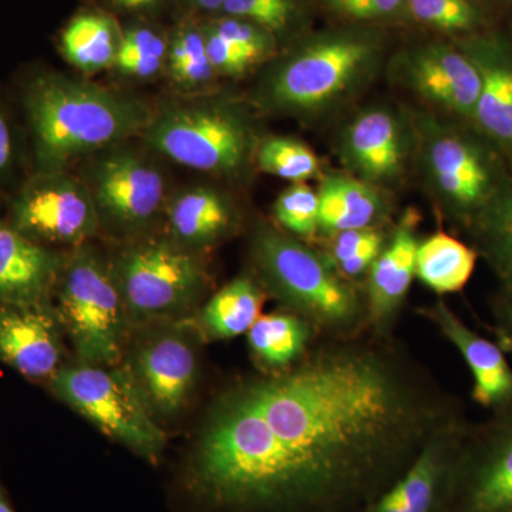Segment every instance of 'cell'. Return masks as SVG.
I'll return each mask as SVG.
<instances>
[{"mask_svg": "<svg viewBox=\"0 0 512 512\" xmlns=\"http://www.w3.org/2000/svg\"><path fill=\"white\" fill-rule=\"evenodd\" d=\"M463 417L396 336L318 338L214 400L184 485L207 512H360Z\"/></svg>", "mask_w": 512, "mask_h": 512, "instance_id": "obj_1", "label": "cell"}, {"mask_svg": "<svg viewBox=\"0 0 512 512\" xmlns=\"http://www.w3.org/2000/svg\"><path fill=\"white\" fill-rule=\"evenodd\" d=\"M417 217L407 211L389 235L365 279L367 332L393 335L416 278Z\"/></svg>", "mask_w": 512, "mask_h": 512, "instance_id": "obj_15", "label": "cell"}, {"mask_svg": "<svg viewBox=\"0 0 512 512\" xmlns=\"http://www.w3.org/2000/svg\"><path fill=\"white\" fill-rule=\"evenodd\" d=\"M205 47H207L208 60H210L215 73L239 76L256 63L251 56L242 52L241 49L229 43L212 29L205 36Z\"/></svg>", "mask_w": 512, "mask_h": 512, "instance_id": "obj_37", "label": "cell"}, {"mask_svg": "<svg viewBox=\"0 0 512 512\" xmlns=\"http://www.w3.org/2000/svg\"><path fill=\"white\" fill-rule=\"evenodd\" d=\"M377 56L379 46L367 37H320L286 57L266 76L262 101L282 113L319 116L372 79Z\"/></svg>", "mask_w": 512, "mask_h": 512, "instance_id": "obj_4", "label": "cell"}, {"mask_svg": "<svg viewBox=\"0 0 512 512\" xmlns=\"http://www.w3.org/2000/svg\"><path fill=\"white\" fill-rule=\"evenodd\" d=\"M170 73L175 82L185 87H197L214 77L205 47V36L198 30H181L170 49Z\"/></svg>", "mask_w": 512, "mask_h": 512, "instance_id": "obj_31", "label": "cell"}, {"mask_svg": "<svg viewBox=\"0 0 512 512\" xmlns=\"http://www.w3.org/2000/svg\"><path fill=\"white\" fill-rule=\"evenodd\" d=\"M468 225L477 254L487 259L501 284L512 285V178L501 181L493 197Z\"/></svg>", "mask_w": 512, "mask_h": 512, "instance_id": "obj_27", "label": "cell"}, {"mask_svg": "<svg viewBox=\"0 0 512 512\" xmlns=\"http://www.w3.org/2000/svg\"><path fill=\"white\" fill-rule=\"evenodd\" d=\"M399 77L421 99L473 119L480 77L463 53L446 46L423 47L406 56Z\"/></svg>", "mask_w": 512, "mask_h": 512, "instance_id": "obj_19", "label": "cell"}, {"mask_svg": "<svg viewBox=\"0 0 512 512\" xmlns=\"http://www.w3.org/2000/svg\"><path fill=\"white\" fill-rule=\"evenodd\" d=\"M255 158L259 170L292 181L293 184L311 180L319 174V161L315 153L291 138H268L256 150Z\"/></svg>", "mask_w": 512, "mask_h": 512, "instance_id": "obj_29", "label": "cell"}, {"mask_svg": "<svg viewBox=\"0 0 512 512\" xmlns=\"http://www.w3.org/2000/svg\"><path fill=\"white\" fill-rule=\"evenodd\" d=\"M0 512H15L2 483H0Z\"/></svg>", "mask_w": 512, "mask_h": 512, "instance_id": "obj_42", "label": "cell"}, {"mask_svg": "<svg viewBox=\"0 0 512 512\" xmlns=\"http://www.w3.org/2000/svg\"><path fill=\"white\" fill-rule=\"evenodd\" d=\"M57 282V318L69 333L79 363H119L130 322L113 272L92 251L80 249L63 264Z\"/></svg>", "mask_w": 512, "mask_h": 512, "instance_id": "obj_5", "label": "cell"}, {"mask_svg": "<svg viewBox=\"0 0 512 512\" xmlns=\"http://www.w3.org/2000/svg\"><path fill=\"white\" fill-rule=\"evenodd\" d=\"M13 161V138L5 111L0 106V177L8 173Z\"/></svg>", "mask_w": 512, "mask_h": 512, "instance_id": "obj_40", "label": "cell"}, {"mask_svg": "<svg viewBox=\"0 0 512 512\" xmlns=\"http://www.w3.org/2000/svg\"><path fill=\"white\" fill-rule=\"evenodd\" d=\"M25 109L42 171L60 170L74 157L117 143L150 121L134 101L57 74L29 84Z\"/></svg>", "mask_w": 512, "mask_h": 512, "instance_id": "obj_3", "label": "cell"}, {"mask_svg": "<svg viewBox=\"0 0 512 512\" xmlns=\"http://www.w3.org/2000/svg\"><path fill=\"white\" fill-rule=\"evenodd\" d=\"M402 0H345L335 10L353 19H375L390 15Z\"/></svg>", "mask_w": 512, "mask_h": 512, "instance_id": "obj_39", "label": "cell"}, {"mask_svg": "<svg viewBox=\"0 0 512 512\" xmlns=\"http://www.w3.org/2000/svg\"><path fill=\"white\" fill-rule=\"evenodd\" d=\"M251 261L265 293L274 296L282 311L305 320L318 338L367 332L363 288L340 276L323 252L282 229L259 224Z\"/></svg>", "mask_w": 512, "mask_h": 512, "instance_id": "obj_2", "label": "cell"}, {"mask_svg": "<svg viewBox=\"0 0 512 512\" xmlns=\"http://www.w3.org/2000/svg\"><path fill=\"white\" fill-rule=\"evenodd\" d=\"M153 2L154 0H114L117 6L124 9H140Z\"/></svg>", "mask_w": 512, "mask_h": 512, "instance_id": "obj_41", "label": "cell"}, {"mask_svg": "<svg viewBox=\"0 0 512 512\" xmlns=\"http://www.w3.org/2000/svg\"><path fill=\"white\" fill-rule=\"evenodd\" d=\"M414 16L443 30H464L474 23V9L467 0H410Z\"/></svg>", "mask_w": 512, "mask_h": 512, "instance_id": "obj_34", "label": "cell"}, {"mask_svg": "<svg viewBox=\"0 0 512 512\" xmlns=\"http://www.w3.org/2000/svg\"><path fill=\"white\" fill-rule=\"evenodd\" d=\"M265 296L264 288L254 276H238L202 306L195 318V329L207 340L245 335L261 316Z\"/></svg>", "mask_w": 512, "mask_h": 512, "instance_id": "obj_24", "label": "cell"}, {"mask_svg": "<svg viewBox=\"0 0 512 512\" xmlns=\"http://www.w3.org/2000/svg\"><path fill=\"white\" fill-rule=\"evenodd\" d=\"M93 198L97 211L114 224L140 227L163 205V175L136 156L114 154L97 168Z\"/></svg>", "mask_w": 512, "mask_h": 512, "instance_id": "obj_16", "label": "cell"}, {"mask_svg": "<svg viewBox=\"0 0 512 512\" xmlns=\"http://www.w3.org/2000/svg\"><path fill=\"white\" fill-rule=\"evenodd\" d=\"M222 9L235 18H244L274 33L286 28L291 22L292 0H225Z\"/></svg>", "mask_w": 512, "mask_h": 512, "instance_id": "obj_33", "label": "cell"}, {"mask_svg": "<svg viewBox=\"0 0 512 512\" xmlns=\"http://www.w3.org/2000/svg\"><path fill=\"white\" fill-rule=\"evenodd\" d=\"M165 43L148 29L127 32L120 42L116 64L121 73L134 77H150L163 67Z\"/></svg>", "mask_w": 512, "mask_h": 512, "instance_id": "obj_32", "label": "cell"}, {"mask_svg": "<svg viewBox=\"0 0 512 512\" xmlns=\"http://www.w3.org/2000/svg\"><path fill=\"white\" fill-rule=\"evenodd\" d=\"M247 336L252 359L261 372L288 369L318 339L305 320L282 309L259 316Z\"/></svg>", "mask_w": 512, "mask_h": 512, "instance_id": "obj_25", "label": "cell"}, {"mask_svg": "<svg viewBox=\"0 0 512 512\" xmlns=\"http://www.w3.org/2000/svg\"><path fill=\"white\" fill-rule=\"evenodd\" d=\"M218 35L224 37L232 45L251 56L255 62L271 55L274 40L271 33L261 26L241 19H224L212 28Z\"/></svg>", "mask_w": 512, "mask_h": 512, "instance_id": "obj_35", "label": "cell"}, {"mask_svg": "<svg viewBox=\"0 0 512 512\" xmlns=\"http://www.w3.org/2000/svg\"><path fill=\"white\" fill-rule=\"evenodd\" d=\"M10 225L39 244L77 245L96 234L99 211L82 181L62 170L42 171L13 201Z\"/></svg>", "mask_w": 512, "mask_h": 512, "instance_id": "obj_11", "label": "cell"}, {"mask_svg": "<svg viewBox=\"0 0 512 512\" xmlns=\"http://www.w3.org/2000/svg\"><path fill=\"white\" fill-rule=\"evenodd\" d=\"M417 313L429 320L460 352L473 375L471 397L485 409H500L512 399V369L507 353L498 343L468 328L443 299L420 306Z\"/></svg>", "mask_w": 512, "mask_h": 512, "instance_id": "obj_17", "label": "cell"}, {"mask_svg": "<svg viewBox=\"0 0 512 512\" xmlns=\"http://www.w3.org/2000/svg\"><path fill=\"white\" fill-rule=\"evenodd\" d=\"M62 356L60 320L45 305H0V362L29 379H52Z\"/></svg>", "mask_w": 512, "mask_h": 512, "instance_id": "obj_18", "label": "cell"}, {"mask_svg": "<svg viewBox=\"0 0 512 512\" xmlns=\"http://www.w3.org/2000/svg\"><path fill=\"white\" fill-rule=\"evenodd\" d=\"M387 239H389V235L384 234L382 228L350 229V231L339 232L332 238L326 239L329 245L323 254L328 258L330 265L335 268L340 262L346 261L366 249L383 248Z\"/></svg>", "mask_w": 512, "mask_h": 512, "instance_id": "obj_36", "label": "cell"}, {"mask_svg": "<svg viewBox=\"0 0 512 512\" xmlns=\"http://www.w3.org/2000/svg\"><path fill=\"white\" fill-rule=\"evenodd\" d=\"M168 224L177 244L188 248L210 247L237 229L238 212L220 192L192 188L175 198Z\"/></svg>", "mask_w": 512, "mask_h": 512, "instance_id": "obj_23", "label": "cell"}, {"mask_svg": "<svg viewBox=\"0 0 512 512\" xmlns=\"http://www.w3.org/2000/svg\"><path fill=\"white\" fill-rule=\"evenodd\" d=\"M53 393L109 439L156 463L165 436L123 367L77 363L50 379Z\"/></svg>", "mask_w": 512, "mask_h": 512, "instance_id": "obj_6", "label": "cell"}, {"mask_svg": "<svg viewBox=\"0 0 512 512\" xmlns=\"http://www.w3.org/2000/svg\"><path fill=\"white\" fill-rule=\"evenodd\" d=\"M466 56L480 77L473 120L512 160V53L497 43L467 47Z\"/></svg>", "mask_w": 512, "mask_h": 512, "instance_id": "obj_21", "label": "cell"}, {"mask_svg": "<svg viewBox=\"0 0 512 512\" xmlns=\"http://www.w3.org/2000/svg\"><path fill=\"white\" fill-rule=\"evenodd\" d=\"M477 258L476 249L437 231L419 242L416 278L440 296L461 292L473 276Z\"/></svg>", "mask_w": 512, "mask_h": 512, "instance_id": "obj_26", "label": "cell"}, {"mask_svg": "<svg viewBox=\"0 0 512 512\" xmlns=\"http://www.w3.org/2000/svg\"><path fill=\"white\" fill-rule=\"evenodd\" d=\"M148 412L174 416L190 400L198 379V357L181 329L156 330L138 340L123 366Z\"/></svg>", "mask_w": 512, "mask_h": 512, "instance_id": "obj_12", "label": "cell"}, {"mask_svg": "<svg viewBox=\"0 0 512 512\" xmlns=\"http://www.w3.org/2000/svg\"><path fill=\"white\" fill-rule=\"evenodd\" d=\"M494 330L498 345L512 355V285L501 284L493 302Z\"/></svg>", "mask_w": 512, "mask_h": 512, "instance_id": "obj_38", "label": "cell"}, {"mask_svg": "<svg viewBox=\"0 0 512 512\" xmlns=\"http://www.w3.org/2000/svg\"><path fill=\"white\" fill-rule=\"evenodd\" d=\"M447 512H512V399L484 423L468 424Z\"/></svg>", "mask_w": 512, "mask_h": 512, "instance_id": "obj_9", "label": "cell"}, {"mask_svg": "<svg viewBox=\"0 0 512 512\" xmlns=\"http://www.w3.org/2000/svg\"><path fill=\"white\" fill-rule=\"evenodd\" d=\"M119 46L113 23L93 13L74 18L62 35L64 56L86 73L100 72L114 64Z\"/></svg>", "mask_w": 512, "mask_h": 512, "instance_id": "obj_28", "label": "cell"}, {"mask_svg": "<svg viewBox=\"0 0 512 512\" xmlns=\"http://www.w3.org/2000/svg\"><path fill=\"white\" fill-rule=\"evenodd\" d=\"M225 0H195L198 6L202 9L217 10L224 6Z\"/></svg>", "mask_w": 512, "mask_h": 512, "instance_id": "obj_43", "label": "cell"}, {"mask_svg": "<svg viewBox=\"0 0 512 512\" xmlns=\"http://www.w3.org/2000/svg\"><path fill=\"white\" fill-rule=\"evenodd\" d=\"M410 126L396 111L375 107L362 111L340 137V160L353 177L366 183H396L410 154Z\"/></svg>", "mask_w": 512, "mask_h": 512, "instance_id": "obj_14", "label": "cell"}, {"mask_svg": "<svg viewBox=\"0 0 512 512\" xmlns=\"http://www.w3.org/2000/svg\"><path fill=\"white\" fill-rule=\"evenodd\" d=\"M470 421H454L417 454L402 476L360 512H447L451 478Z\"/></svg>", "mask_w": 512, "mask_h": 512, "instance_id": "obj_13", "label": "cell"}, {"mask_svg": "<svg viewBox=\"0 0 512 512\" xmlns=\"http://www.w3.org/2000/svg\"><path fill=\"white\" fill-rule=\"evenodd\" d=\"M319 195V235L332 238L350 229L380 228L389 204L379 187L348 174L323 178Z\"/></svg>", "mask_w": 512, "mask_h": 512, "instance_id": "obj_22", "label": "cell"}, {"mask_svg": "<svg viewBox=\"0 0 512 512\" xmlns=\"http://www.w3.org/2000/svg\"><path fill=\"white\" fill-rule=\"evenodd\" d=\"M146 127L151 147L205 173H237L254 147L248 121L238 111L217 104L171 107Z\"/></svg>", "mask_w": 512, "mask_h": 512, "instance_id": "obj_8", "label": "cell"}, {"mask_svg": "<svg viewBox=\"0 0 512 512\" xmlns=\"http://www.w3.org/2000/svg\"><path fill=\"white\" fill-rule=\"evenodd\" d=\"M128 322L146 323L184 312L205 288L197 256L171 241H148L126 249L111 269Z\"/></svg>", "mask_w": 512, "mask_h": 512, "instance_id": "obj_7", "label": "cell"}, {"mask_svg": "<svg viewBox=\"0 0 512 512\" xmlns=\"http://www.w3.org/2000/svg\"><path fill=\"white\" fill-rule=\"evenodd\" d=\"M329 3L330 8L335 9L336 6L340 5V3L345 2V0H326Z\"/></svg>", "mask_w": 512, "mask_h": 512, "instance_id": "obj_44", "label": "cell"}, {"mask_svg": "<svg viewBox=\"0 0 512 512\" xmlns=\"http://www.w3.org/2000/svg\"><path fill=\"white\" fill-rule=\"evenodd\" d=\"M62 268L55 252L0 222V305H45Z\"/></svg>", "mask_w": 512, "mask_h": 512, "instance_id": "obj_20", "label": "cell"}, {"mask_svg": "<svg viewBox=\"0 0 512 512\" xmlns=\"http://www.w3.org/2000/svg\"><path fill=\"white\" fill-rule=\"evenodd\" d=\"M279 227L293 237L319 235V195L309 185L298 183L286 188L274 205Z\"/></svg>", "mask_w": 512, "mask_h": 512, "instance_id": "obj_30", "label": "cell"}, {"mask_svg": "<svg viewBox=\"0 0 512 512\" xmlns=\"http://www.w3.org/2000/svg\"><path fill=\"white\" fill-rule=\"evenodd\" d=\"M423 124L421 163L434 197L448 215L470 224L501 183L493 161L470 137L436 121Z\"/></svg>", "mask_w": 512, "mask_h": 512, "instance_id": "obj_10", "label": "cell"}]
</instances>
